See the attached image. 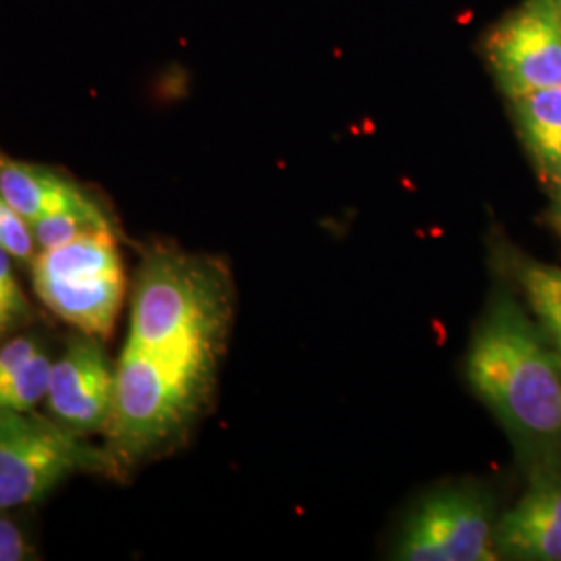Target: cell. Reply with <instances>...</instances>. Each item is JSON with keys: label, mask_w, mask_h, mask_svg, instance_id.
Here are the masks:
<instances>
[{"label": "cell", "mask_w": 561, "mask_h": 561, "mask_svg": "<svg viewBox=\"0 0 561 561\" xmlns=\"http://www.w3.org/2000/svg\"><path fill=\"white\" fill-rule=\"evenodd\" d=\"M468 379L512 435L561 442V358L507 294H497L468 354Z\"/></svg>", "instance_id": "1"}, {"label": "cell", "mask_w": 561, "mask_h": 561, "mask_svg": "<svg viewBox=\"0 0 561 561\" xmlns=\"http://www.w3.org/2000/svg\"><path fill=\"white\" fill-rule=\"evenodd\" d=\"M231 321V283L217 262L150 252L134 287L127 341L171 360L215 368Z\"/></svg>", "instance_id": "2"}, {"label": "cell", "mask_w": 561, "mask_h": 561, "mask_svg": "<svg viewBox=\"0 0 561 561\" xmlns=\"http://www.w3.org/2000/svg\"><path fill=\"white\" fill-rule=\"evenodd\" d=\"M210 366L171 360L125 343L115 366V398L104 426L111 454L138 458L192 421L213 377Z\"/></svg>", "instance_id": "3"}, {"label": "cell", "mask_w": 561, "mask_h": 561, "mask_svg": "<svg viewBox=\"0 0 561 561\" xmlns=\"http://www.w3.org/2000/svg\"><path fill=\"white\" fill-rule=\"evenodd\" d=\"M111 451L80 439L59 421L32 412L0 414V512L41 502L80 472H115Z\"/></svg>", "instance_id": "4"}, {"label": "cell", "mask_w": 561, "mask_h": 561, "mask_svg": "<svg viewBox=\"0 0 561 561\" xmlns=\"http://www.w3.org/2000/svg\"><path fill=\"white\" fill-rule=\"evenodd\" d=\"M484 55L510 101L561 85V4L524 0L486 36Z\"/></svg>", "instance_id": "5"}, {"label": "cell", "mask_w": 561, "mask_h": 561, "mask_svg": "<svg viewBox=\"0 0 561 561\" xmlns=\"http://www.w3.org/2000/svg\"><path fill=\"white\" fill-rule=\"evenodd\" d=\"M491 507L479 493L449 489L422 503L403 528L398 558L410 561L495 560Z\"/></svg>", "instance_id": "6"}, {"label": "cell", "mask_w": 561, "mask_h": 561, "mask_svg": "<svg viewBox=\"0 0 561 561\" xmlns=\"http://www.w3.org/2000/svg\"><path fill=\"white\" fill-rule=\"evenodd\" d=\"M115 398V366L96 337L80 333L53 360L46 405L55 421L85 435L104 431Z\"/></svg>", "instance_id": "7"}, {"label": "cell", "mask_w": 561, "mask_h": 561, "mask_svg": "<svg viewBox=\"0 0 561 561\" xmlns=\"http://www.w3.org/2000/svg\"><path fill=\"white\" fill-rule=\"evenodd\" d=\"M495 545L516 560L561 561V474L537 472L495 526Z\"/></svg>", "instance_id": "8"}, {"label": "cell", "mask_w": 561, "mask_h": 561, "mask_svg": "<svg viewBox=\"0 0 561 561\" xmlns=\"http://www.w3.org/2000/svg\"><path fill=\"white\" fill-rule=\"evenodd\" d=\"M36 294L59 319L73 324L80 333L106 340L119 314L125 296V275H88L71 279H34Z\"/></svg>", "instance_id": "9"}, {"label": "cell", "mask_w": 561, "mask_h": 561, "mask_svg": "<svg viewBox=\"0 0 561 561\" xmlns=\"http://www.w3.org/2000/svg\"><path fill=\"white\" fill-rule=\"evenodd\" d=\"M0 194L27 222L96 204L59 173L4 159H0Z\"/></svg>", "instance_id": "10"}, {"label": "cell", "mask_w": 561, "mask_h": 561, "mask_svg": "<svg viewBox=\"0 0 561 561\" xmlns=\"http://www.w3.org/2000/svg\"><path fill=\"white\" fill-rule=\"evenodd\" d=\"M522 141L542 178L551 180L561 162V85L514 99Z\"/></svg>", "instance_id": "11"}, {"label": "cell", "mask_w": 561, "mask_h": 561, "mask_svg": "<svg viewBox=\"0 0 561 561\" xmlns=\"http://www.w3.org/2000/svg\"><path fill=\"white\" fill-rule=\"evenodd\" d=\"M123 273L119 250L113 231H101L80 240L62 243L50 250H41L32 262V277L71 279L88 275Z\"/></svg>", "instance_id": "12"}, {"label": "cell", "mask_w": 561, "mask_h": 561, "mask_svg": "<svg viewBox=\"0 0 561 561\" xmlns=\"http://www.w3.org/2000/svg\"><path fill=\"white\" fill-rule=\"evenodd\" d=\"M516 277L561 358V268L541 262H518Z\"/></svg>", "instance_id": "13"}, {"label": "cell", "mask_w": 561, "mask_h": 561, "mask_svg": "<svg viewBox=\"0 0 561 561\" xmlns=\"http://www.w3.org/2000/svg\"><path fill=\"white\" fill-rule=\"evenodd\" d=\"M30 225H32L34 238L38 243V252L57 248L62 243H69V241L80 240L85 236H94L101 231H113L111 219L106 217V213L102 210L99 202L88 208L46 215Z\"/></svg>", "instance_id": "14"}, {"label": "cell", "mask_w": 561, "mask_h": 561, "mask_svg": "<svg viewBox=\"0 0 561 561\" xmlns=\"http://www.w3.org/2000/svg\"><path fill=\"white\" fill-rule=\"evenodd\" d=\"M50 373L53 360L38 350L11 377L0 381V414L32 412L48 396Z\"/></svg>", "instance_id": "15"}, {"label": "cell", "mask_w": 561, "mask_h": 561, "mask_svg": "<svg viewBox=\"0 0 561 561\" xmlns=\"http://www.w3.org/2000/svg\"><path fill=\"white\" fill-rule=\"evenodd\" d=\"M0 248L13 261L27 262V264H32L38 256V243L34 238L32 225L2 198V194H0Z\"/></svg>", "instance_id": "16"}, {"label": "cell", "mask_w": 561, "mask_h": 561, "mask_svg": "<svg viewBox=\"0 0 561 561\" xmlns=\"http://www.w3.org/2000/svg\"><path fill=\"white\" fill-rule=\"evenodd\" d=\"M11 261L13 259L0 248V310H4L13 321H20L30 314V308L13 275Z\"/></svg>", "instance_id": "17"}, {"label": "cell", "mask_w": 561, "mask_h": 561, "mask_svg": "<svg viewBox=\"0 0 561 561\" xmlns=\"http://www.w3.org/2000/svg\"><path fill=\"white\" fill-rule=\"evenodd\" d=\"M36 560V551L20 526L0 514V561Z\"/></svg>", "instance_id": "18"}, {"label": "cell", "mask_w": 561, "mask_h": 561, "mask_svg": "<svg viewBox=\"0 0 561 561\" xmlns=\"http://www.w3.org/2000/svg\"><path fill=\"white\" fill-rule=\"evenodd\" d=\"M38 343L27 337L7 341L0 345V381L11 377L20 366L30 360L38 352Z\"/></svg>", "instance_id": "19"}, {"label": "cell", "mask_w": 561, "mask_h": 561, "mask_svg": "<svg viewBox=\"0 0 561 561\" xmlns=\"http://www.w3.org/2000/svg\"><path fill=\"white\" fill-rule=\"evenodd\" d=\"M551 183H553V190H556V196H558V208H561V162L560 167L556 169V173H553V178H551Z\"/></svg>", "instance_id": "20"}, {"label": "cell", "mask_w": 561, "mask_h": 561, "mask_svg": "<svg viewBox=\"0 0 561 561\" xmlns=\"http://www.w3.org/2000/svg\"><path fill=\"white\" fill-rule=\"evenodd\" d=\"M13 322L15 321H13L4 310H0V337H2L11 327H13Z\"/></svg>", "instance_id": "21"}, {"label": "cell", "mask_w": 561, "mask_h": 561, "mask_svg": "<svg viewBox=\"0 0 561 561\" xmlns=\"http://www.w3.org/2000/svg\"><path fill=\"white\" fill-rule=\"evenodd\" d=\"M553 221H556V225H558V229L561 231V208H558L556 210V215H553Z\"/></svg>", "instance_id": "22"}, {"label": "cell", "mask_w": 561, "mask_h": 561, "mask_svg": "<svg viewBox=\"0 0 561 561\" xmlns=\"http://www.w3.org/2000/svg\"><path fill=\"white\" fill-rule=\"evenodd\" d=\"M558 2H560V4H561V0H558Z\"/></svg>", "instance_id": "23"}]
</instances>
